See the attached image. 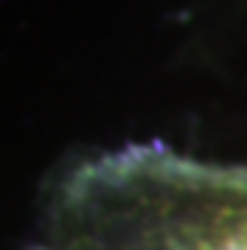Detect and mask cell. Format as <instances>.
<instances>
[{
    "label": "cell",
    "mask_w": 247,
    "mask_h": 250,
    "mask_svg": "<svg viewBox=\"0 0 247 250\" xmlns=\"http://www.w3.org/2000/svg\"><path fill=\"white\" fill-rule=\"evenodd\" d=\"M27 250H247V164L102 152L60 176Z\"/></svg>",
    "instance_id": "1"
}]
</instances>
